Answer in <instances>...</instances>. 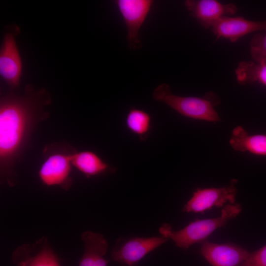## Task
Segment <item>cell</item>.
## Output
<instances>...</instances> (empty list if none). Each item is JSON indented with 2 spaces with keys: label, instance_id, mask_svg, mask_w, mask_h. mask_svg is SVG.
<instances>
[{
  "label": "cell",
  "instance_id": "obj_1",
  "mask_svg": "<svg viewBox=\"0 0 266 266\" xmlns=\"http://www.w3.org/2000/svg\"><path fill=\"white\" fill-rule=\"evenodd\" d=\"M30 122L28 107L21 100H5L0 107V160L1 177L9 186L15 183L11 164L24 142Z\"/></svg>",
  "mask_w": 266,
  "mask_h": 266
},
{
  "label": "cell",
  "instance_id": "obj_2",
  "mask_svg": "<svg viewBox=\"0 0 266 266\" xmlns=\"http://www.w3.org/2000/svg\"><path fill=\"white\" fill-rule=\"evenodd\" d=\"M152 97L185 117L212 122L220 121L215 109L220 100L214 92H208L202 98L180 96L172 94L168 84L162 83L154 89Z\"/></svg>",
  "mask_w": 266,
  "mask_h": 266
},
{
  "label": "cell",
  "instance_id": "obj_3",
  "mask_svg": "<svg viewBox=\"0 0 266 266\" xmlns=\"http://www.w3.org/2000/svg\"><path fill=\"white\" fill-rule=\"evenodd\" d=\"M241 211L240 204H229L222 209L219 217L195 220L178 231H172L171 227L165 223L161 226L159 232L161 235L171 239L177 247L186 249L195 243L206 240L214 231L234 218Z\"/></svg>",
  "mask_w": 266,
  "mask_h": 266
},
{
  "label": "cell",
  "instance_id": "obj_4",
  "mask_svg": "<svg viewBox=\"0 0 266 266\" xmlns=\"http://www.w3.org/2000/svg\"><path fill=\"white\" fill-rule=\"evenodd\" d=\"M167 240L162 235L120 238L112 251V259L120 266H136L143 257Z\"/></svg>",
  "mask_w": 266,
  "mask_h": 266
},
{
  "label": "cell",
  "instance_id": "obj_5",
  "mask_svg": "<svg viewBox=\"0 0 266 266\" xmlns=\"http://www.w3.org/2000/svg\"><path fill=\"white\" fill-rule=\"evenodd\" d=\"M115 3L126 25L127 39L131 49H139L142 44L139 31L144 23L153 4L152 0H117Z\"/></svg>",
  "mask_w": 266,
  "mask_h": 266
},
{
  "label": "cell",
  "instance_id": "obj_6",
  "mask_svg": "<svg viewBox=\"0 0 266 266\" xmlns=\"http://www.w3.org/2000/svg\"><path fill=\"white\" fill-rule=\"evenodd\" d=\"M11 260L15 266H61L59 257L45 236L32 244L17 247L12 254Z\"/></svg>",
  "mask_w": 266,
  "mask_h": 266
},
{
  "label": "cell",
  "instance_id": "obj_7",
  "mask_svg": "<svg viewBox=\"0 0 266 266\" xmlns=\"http://www.w3.org/2000/svg\"><path fill=\"white\" fill-rule=\"evenodd\" d=\"M236 180L226 187L198 189L182 208L185 212L203 213L214 206L222 207L229 202L234 204L237 193Z\"/></svg>",
  "mask_w": 266,
  "mask_h": 266
},
{
  "label": "cell",
  "instance_id": "obj_8",
  "mask_svg": "<svg viewBox=\"0 0 266 266\" xmlns=\"http://www.w3.org/2000/svg\"><path fill=\"white\" fill-rule=\"evenodd\" d=\"M71 155L54 153L47 157L38 170L41 182L46 186H60L65 190L71 186Z\"/></svg>",
  "mask_w": 266,
  "mask_h": 266
},
{
  "label": "cell",
  "instance_id": "obj_9",
  "mask_svg": "<svg viewBox=\"0 0 266 266\" xmlns=\"http://www.w3.org/2000/svg\"><path fill=\"white\" fill-rule=\"evenodd\" d=\"M200 252L212 266H242L250 252L236 244L201 242Z\"/></svg>",
  "mask_w": 266,
  "mask_h": 266
},
{
  "label": "cell",
  "instance_id": "obj_10",
  "mask_svg": "<svg viewBox=\"0 0 266 266\" xmlns=\"http://www.w3.org/2000/svg\"><path fill=\"white\" fill-rule=\"evenodd\" d=\"M185 5L190 15L206 29L211 27L221 17L237 11L235 5L223 4L216 0H187Z\"/></svg>",
  "mask_w": 266,
  "mask_h": 266
},
{
  "label": "cell",
  "instance_id": "obj_11",
  "mask_svg": "<svg viewBox=\"0 0 266 266\" xmlns=\"http://www.w3.org/2000/svg\"><path fill=\"white\" fill-rule=\"evenodd\" d=\"M217 38H225L235 42L241 37L256 31H266V20L251 21L242 17L223 16L211 27Z\"/></svg>",
  "mask_w": 266,
  "mask_h": 266
},
{
  "label": "cell",
  "instance_id": "obj_12",
  "mask_svg": "<svg viewBox=\"0 0 266 266\" xmlns=\"http://www.w3.org/2000/svg\"><path fill=\"white\" fill-rule=\"evenodd\" d=\"M22 62L14 36L4 38L0 53V74L10 85L17 86L22 72Z\"/></svg>",
  "mask_w": 266,
  "mask_h": 266
},
{
  "label": "cell",
  "instance_id": "obj_13",
  "mask_svg": "<svg viewBox=\"0 0 266 266\" xmlns=\"http://www.w3.org/2000/svg\"><path fill=\"white\" fill-rule=\"evenodd\" d=\"M81 239L84 249L79 266H107L109 261L105 259L108 243L100 233L86 231L82 233Z\"/></svg>",
  "mask_w": 266,
  "mask_h": 266
},
{
  "label": "cell",
  "instance_id": "obj_14",
  "mask_svg": "<svg viewBox=\"0 0 266 266\" xmlns=\"http://www.w3.org/2000/svg\"><path fill=\"white\" fill-rule=\"evenodd\" d=\"M229 142L235 150L266 156V134L250 135L238 126L233 130Z\"/></svg>",
  "mask_w": 266,
  "mask_h": 266
},
{
  "label": "cell",
  "instance_id": "obj_15",
  "mask_svg": "<svg viewBox=\"0 0 266 266\" xmlns=\"http://www.w3.org/2000/svg\"><path fill=\"white\" fill-rule=\"evenodd\" d=\"M71 162L72 166L87 178L104 173L112 169L98 154L89 150L71 154Z\"/></svg>",
  "mask_w": 266,
  "mask_h": 266
},
{
  "label": "cell",
  "instance_id": "obj_16",
  "mask_svg": "<svg viewBox=\"0 0 266 266\" xmlns=\"http://www.w3.org/2000/svg\"><path fill=\"white\" fill-rule=\"evenodd\" d=\"M237 82L242 85L261 83L266 86V64L254 61L239 63L235 69Z\"/></svg>",
  "mask_w": 266,
  "mask_h": 266
},
{
  "label": "cell",
  "instance_id": "obj_17",
  "mask_svg": "<svg viewBox=\"0 0 266 266\" xmlns=\"http://www.w3.org/2000/svg\"><path fill=\"white\" fill-rule=\"evenodd\" d=\"M152 117L146 111L135 107L128 111L126 119V127L136 135L141 140H144L151 128Z\"/></svg>",
  "mask_w": 266,
  "mask_h": 266
},
{
  "label": "cell",
  "instance_id": "obj_18",
  "mask_svg": "<svg viewBox=\"0 0 266 266\" xmlns=\"http://www.w3.org/2000/svg\"><path fill=\"white\" fill-rule=\"evenodd\" d=\"M250 45L254 62L266 64V31L256 34L252 38Z\"/></svg>",
  "mask_w": 266,
  "mask_h": 266
},
{
  "label": "cell",
  "instance_id": "obj_19",
  "mask_svg": "<svg viewBox=\"0 0 266 266\" xmlns=\"http://www.w3.org/2000/svg\"><path fill=\"white\" fill-rule=\"evenodd\" d=\"M242 266H266V245L256 251L250 253Z\"/></svg>",
  "mask_w": 266,
  "mask_h": 266
}]
</instances>
